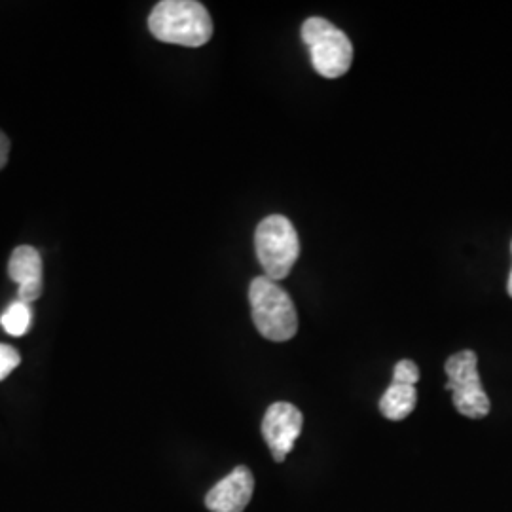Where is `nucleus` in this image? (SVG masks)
<instances>
[{
  "instance_id": "nucleus-1",
  "label": "nucleus",
  "mask_w": 512,
  "mask_h": 512,
  "mask_svg": "<svg viewBox=\"0 0 512 512\" xmlns=\"http://www.w3.org/2000/svg\"><path fill=\"white\" fill-rule=\"evenodd\" d=\"M148 29L160 42L200 48L213 37V21L202 2L162 0L148 18Z\"/></svg>"
},
{
  "instance_id": "nucleus-2",
  "label": "nucleus",
  "mask_w": 512,
  "mask_h": 512,
  "mask_svg": "<svg viewBox=\"0 0 512 512\" xmlns=\"http://www.w3.org/2000/svg\"><path fill=\"white\" fill-rule=\"evenodd\" d=\"M249 302L256 330L270 342H289L298 332V315L287 291L266 275L249 287Z\"/></svg>"
},
{
  "instance_id": "nucleus-3",
  "label": "nucleus",
  "mask_w": 512,
  "mask_h": 512,
  "mask_svg": "<svg viewBox=\"0 0 512 512\" xmlns=\"http://www.w3.org/2000/svg\"><path fill=\"white\" fill-rule=\"evenodd\" d=\"M255 247L264 275L274 281H281L291 274L300 256V241L296 228L293 222L283 215L266 217L258 224Z\"/></svg>"
},
{
  "instance_id": "nucleus-4",
  "label": "nucleus",
  "mask_w": 512,
  "mask_h": 512,
  "mask_svg": "<svg viewBox=\"0 0 512 512\" xmlns=\"http://www.w3.org/2000/svg\"><path fill=\"white\" fill-rule=\"evenodd\" d=\"M304 44L310 48L313 69L325 78H340L353 63V44L348 35L323 18H310L302 25Z\"/></svg>"
},
{
  "instance_id": "nucleus-5",
  "label": "nucleus",
  "mask_w": 512,
  "mask_h": 512,
  "mask_svg": "<svg viewBox=\"0 0 512 512\" xmlns=\"http://www.w3.org/2000/svg\"><path fill=\"white\" fill-rule=\"evenodd\" d=\"M446 389L452 393L454 406L461 416L482 420L490 414L492 404L480 382L478 357L475 351L465 349L446 361Z\"/></svg>"
},
{
  "instance_id": "nucleus-6",
  "label": "nucleus",
  "mask_w": 512,
  "mask_h": 512,
  "mask_svg": "<svg viewBox=\"0 0 512 512\" xmlns=\"http://www.w3.org/2000/svg\"><path fill=\"white\" fill-rule=\"evenodd\" d=\"M304 416L291 403H274L264 414L262 435L277 463H283L293 452L294 442L302 433Z\"/></svg>"
},
{
  "instance_id": "nucleus-7",
  "label": "nucleus",
  "mask_w": 512,
  "mask_h": 512,
  "mask_svg": "<svg viewBox=\"0 0 512 512\" xmlns=\"http://www.w3.org/2000/svg\"><path fill=\"white\" fill-rule=\"evenodd\" d=\"M255 492V476L239 465L205 495V505L211 512H243Z\"/></svg>"
},
{
  "instance_id": "nucleus-8",
  "label": "nucleus",
  "mask_w": 512,
  "mask_h": 512,
  "mask_svg": "<svg viewBox=\"0 0 512 512\" xmlns=\"http://www.w3.org/2000/svg\"><path fill=\"white\" fill-rule=\"evenodd\" d=\"M8 275L18 283V300L31 304L42 294V256L31 245H19L8 260Z\"/></svg>"
},
{
  "instance_id": "nucleus-9",
  "label": "nucleus",
  "mask_w": 512,
  "mask_h": 512,
  "mask_svg": "<svg viewBox=\"0 0 512 512\" xmlns=\"http://www.w3.org/2000/svg\"><path fill=\"white\" fill-rule=\"evenodd\" d=\"M416 403V385L391 384L380 399V412L387 420L401 421L414 412Z\"/></svg>"
},
{
  "instance_id": "nucleus-10",
  "label": "nucleus",
  "mask_w": 512,
  "mask_h": 512,
  "mask_svg": "<svg viewBox=\"0 0 512 512\" xmlns=\"http://www.w3.org/2000/svg\"><path fill=\"white\" fill-rule=\"evenodd\" d=\"M33 323V308L31 304L19 302L16 300L14 304H10L6 311L0 317V325L6 330L10 336H25Z\"/></svg>"
},
{
  "instance_id": "nucleus-11",
  "label": "nucleus",
  "mask_w": 512,
  "mask_h": 512,
  "mask_svg": "<svg viewBox=\"0 0 512 512\" xmlns=\"http://www.w3.org/2000/svg\"><path fill=\"white\" fill-rule=\"evenodd\" d=\"M420 382V368L414 361L403 359L393 370V384L416 385Z\"/></svg>"
},
{
  "instance_id": "nucleus-12",
  "label": "nucleus",
  "mask_w": 512,
  "mask_h": 512,
  "mask_svg": "<svg viewBox=\"0 0 512 512\" xmlns=\"http://www.w3.org/2000/svg\"><path fill=\"white\" fill-rule=\"evenodd\" d=\"M21 363V355L16 348L8 344H0V382L6 380Z\"/></svg>"
},
{
  "instance_id": "nucleus-13",
  "label": "nucleus",
  "mask_w": 512,
  "mask_h": 512,
  "mask_svg": "<svg viewBox=\"0 0 512 512\" xmlns=\"http://www.w3.org/2000/svg\"><path fill=\"white\" fill-rule=\"evenodd\" d=\"M8 156H10V141H8V137L0 131V169L8 162Z\"/></svg>"
},
{
  "instance_id": "nucleus-14",
  "label": "nucleus",
  "mask_w": 512,
  "mask_h": 512,
  "mask_svg": "<svg viewBox=\"0 0 512 512\" xmlns=\"http://www.w3.org/2000/svg\"><path fill=\"white\" fill-rule=\"evenodd\" d=\"M511 251H512V245H511ZM507 291H509V294H511V298H512V270H511V275H509V283H507Z\"/></svg>"
}]
</instances>
